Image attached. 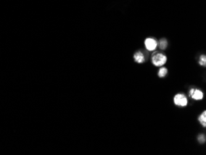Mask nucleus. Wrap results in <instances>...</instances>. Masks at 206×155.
<instances>
[{
  "mask_svg": "<svg viewBox=\"0 0 206 155\" xmlns=\"http://www.w3.org/2000/svg\"><path fill=\"white\" fill-rule=\"evenodd\" d=\"M167 61V57L160 53L154 54L152 57V62L156 66H162L165 64Z\"/></svg>",
  "mask_w": 206,
  "mask_h": 155,
  "instance_id": "obj_1",
  "label": "nucleus"
},
{
  "mask_svg": "<svg viewBox=\"0 0 206 155\" xmlns=\"http://www.w3.org/2000/svg\"><path fill=\"white\" fill-rule=\"evenodd\" d=\"M174 103L178 106H186L188 104V100L183 94H177L174 97Z\"/></svg>",
  "mask_w": 206,
  "mask_h": 155,
  "instance_id": "obj_2",
  "label": "nucleus"
},
{
  "mask_svg": "<svg viewBox=\"0 0 206 155\" xmlns=\"http://www.w3.org/2000/svg\"><path fill=\"white\" fill-rule=\"evenodd\" d=\"M145 44L146 49L148 51L155 50L156 47L158 46V42H156V40L151 38H146L145 42Z\"/></svg>",
  "mask_w": 206,
  "mask_h": 155,
  "instance_id": "obj_3",
  "label": "nucleus"
},
{
  "mask_svg": "<svg viewBox=\"0 0 206 155\" xmlns=\"http://www.w3.org/2000/svg\"><path fill=\"white\" fill-rule=\"evenodd\" d=\"M189 95L190 96H191L192 98L196 100H202L204 97L203 93L201 91H200V90L198 89H193V88L190 90Z\"/></svg>",
  "mask_w": 206,
  "mask_h": 155,
  "instance_id": "obj_4",
  "label": "nucleus"
},
{
  "mask_svg": "<svg viewBox=\"0 0 206 155\" xmlns=\"http://www.w3.org/2000/svg\"><path fill=\"white\" fill-rule=\"evenodd\" d=\"M134 59L135 61L138 63H143L145 61V58L144 55L140 52V51H138L134 55Z\"/></svg>",
  "mask_w": 206,
  "mask_h": 155,
  "instance_id": "obj_5",
  "label": "nucleus"
},
{
  "mask_svg": "<svg viewBox=\"0 0 206 155\" xmlns=\"http://www.w3.org/2000/svg\"><path fill=\"white\" fill-rule=\"evenodd\" d=\"M199 121L204 127H206V111H204L199 117Z\"/></svg>",
  "mask_w": 206,
  "mask_h": 155,
  "instance_id": "obj_6",
  "label": "nucleus"
},
{
  "mask_svg": "<svg viewBox=\"0 0 206 155\" xmlns=\"http://www.w3.org/2000/svg\"><path fill=\"white\" fill-rule=\"evenodd\" d=\"M167 41L165 39H161L159 43V47L161 49H165L167 46Z\"/></svg>",
  "mask_w": 206,
  "mask_h": 155,
  "instance_id": "obj_7",
  "label": "nucleus"
},
{
  "mask_svg": "<svg viewBox=\"0 0 206 155\" xmlns=\"http://www.w3.org/2000/svg\"><path fill=\"white\" fill-rule=\"evenodd\" d=\"M167 74V69L165 68H162L161 69H160L159 73H158V75L159 77H164Z\"/></svg>",
  "mask_w": 206,
  "mask_h": 155,
  "instance_id": "obj_8",
  "label": "nucleus"
},
{
  "mask_svg": "<svg viewBox=\"0 0 206 155\" xmlns=\"http://www.w3.org/2000/svg\"><path fill=\"white\" fill-rule=\"evenodd\" d=\"M199 64L201 66H205L206 65V56L205 55H202L200 57V59H199Z\"/></svg>",
  "mask_w": 206,
  "mask_h": 155,
  "instance_id": "obj_9",
  "label": "nucleus"
},
{
  "mask_svg": "<svg viewBox=\"0 0 206 155\" xmlns=\"http://www.w3.org/2000/svg\"><path fill=\"white\" fill-rule=\"evenodd\" d=\"M198 141H199V143L201 144H204L205 141V137L204 135H200L198 137Z\"/></svg>",
  "mask_w": 206,
  "mask_h": 155,
  "instance_id": "obj_10",
  "label": "nucleus"
}]
</instances>
